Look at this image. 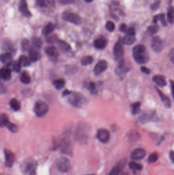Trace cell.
<instances>
[{
	"instance_id": "cell-51",
	"label": "cell",
	"mask_w": 174,
	"mask_h": 175,
	"mask_svg": "<svg viewBox=\"0 0 174 175\" xmlns=\"http://www.w3.org/2000/svg\"><path fill=\"white\" fill-rule=\"evenodd\" d=\"M169 57L171 62L174 64V48L172 49L169 52Z\"/></svg>"
},
{
	"instance_id": "cell-60",
	"label": "cell",
	"mask_w": 174,
	"mask_h": 175,
	"mask_svg": "<svg viewBox=\"0 0 174 175\" xmlns=\"http://www.w3.org/2000/svg\"><path fill=\"white\" fill-rule=\"evenodd\" d=\"M84 1L87 3H91L93 0H84Z\"/></svg>"
},
{
	"instance_id": "cell-41",
	"label": "cell",
	"mask_w": 174,
	"mask_h": 175,
	"mask_svg": "<svg viewBox=\"0 0 174 175\" xmlns=\"http://www.w3.org/2000/svg\"><path fill=\"white\" fill-rule=\"evenodd\" d=\"M88 88L92 94H95L97 93V86H96V84L94 82H91L90 83H89Z\"/></svg>"
},
{
	"instance_id": "cell-9",
	"label": "cell",
	"mask_w": 174,
	"mask_h": 175,
	"mask_svg": "<svg viewBox=\"0 0 174 175\" xmlns=\"http://www.w3.org/2000/svg\"><path fill=\"white\" fill-rule=\"evenodd\" d=\"M5 157V165L7 167H11L15 161V155L12 152L7 149L4 150Z\"/></svg>"
},
{
	"instance_id": "cell-49",
	"label": "cell",
	"mask_w": 174,
	"mask_h": 175,
	"mask_svg": "<svg viewBox=\"0 0 174 175\" xmlns=\"http://www.w3.org/2000/svg\"><path fill=\"white\" fill-rule=\"evenodd\" d=\"M7 120H8V118H7V116L5 115V114H2L1 116V126Z\"/></svg>"
},
{
	"instance_id": "cell-17",
	"label": "cell",
	"mask_w": 174,
	"mask_h": 175,
	"mask_svg": "<svg viewBox=\"0 0 174 175\" xmlns=\"http://www.w3.org/2000/svg\"><path fill=\"white\" fill-rule=\"evenodd\" d=\"M45 52L47 55H48L51 58L56 60L58 56V52L57 48L54 46H49L45 49Z\"/></svg>"
},
{
	"instance_id": "cell-48",
	"label": "cell",
	"mask_w": 174,
	"mask_h": 175,
	"mask_svg": "<svg viewBox=\"0 0 174 175\" xmlns=\"http://www.w3.org/2000/svg\"><path fill=\"white\" fill-rule=\"evenodd\" d=\"M163 15H164V14H159V15H155L153 18V22H154V23H156L159 20L160 21L161 18Z\"/></svg>"
},
{
	"instance_id": "cell-25",
	"label": "cell",
	"mask_w": 174,
	"mask_h": 175,
	"mask_svg": "<svg viewBox=\"0 0 174 175\" xmlns=\"http://www.w3.org/2000/svg\"><path fill=\"white\" fill-rule=\"evenodd\" d=\"M135 41V35L126 34V35L123 38L122 42L124 44L130 45L134 43Z\"/></svg>"
},
{
	"instance_id": "cell-19",
	"label": "cell",
	"mask_w": 174,
	"mask_h": 175,
	"mask_svg": "<svg viewBox=\"0 0 174 175\" xmlns=\"http://www.w3.org/2000/svg\"><path fill=\"white\" fill-rule=\"evenodd\" d=\"M29 58L30 59L31 62H36L40 60L41 58V54L40 52L37 51L36 48H31L29 51Z\"/></svg>"
},
{
	"instance_id": "cell-8",
	"label": "cell",
	"mask_w": 174,
	"mask_h": 175,
	"mask_svg": "<svg viewBox=\"0 0 174 175\" xmlns=\"http://www.w3.org/2000/svg\"><path fill=\"white\" fill-rule=\"evenodd\" d=\"M37 167L36 161L33 159H30L26 164L25 172L28 175H36Z\"/></svg>"
},
{
	"instance_id": "cell-37",
	"label": "cell",
	"mask_w": 174,
	"mask_h": 175,
	"mask_svg": "<svg viewBox=\"0 0 174 175\" xmlns=\"http://www.w3.org/2000/svg\"><path fill=\"white\" fill-rule=\"evenodd\" d=\"M130 168L133 170H142V166L140 164H137L134 162H131L129 164Z\"/></svg>"
},
{
	"instance_id": "cell-2",
	"label": "cell",
	"mask_w": 174,
	"mask_h": 175,
	"mask_svg": "<svg viewBox=\"0 0 174 175\" xmlns=\"http://www.w3.org/2000/svg\"><path fill=\"white\" fill-rule=\"evenodd\" d=\"M68 101L73 106L80 108H82L86 102V99L84 96L79 93L74 92L69 95Z\"/></svg>"
},
{
	"instance_id": "cell-27",
	"label": "cell",
	"mask_w": 174,
	"mask_h": 175,
	"mask_svg": "<svg viewBox=\"0 0 174 175\" xmlns=\"http://www.w3.org/2000/svg\"><path fill=\"white\" fill-rule=\"evenodd\" d=\"M54 29H55V25H54L51 22H50L44 27L42 32L44 35H48L49 34H50L52 31H53Z\"/></svg>"
},
{
	"instance_id": "cell-12",
	"label": "cell",
	"mask_w": 174,
	"mask_h": 175,
	"mask_svg": "<svg viewBox=\"0 0 174 175\" xmlns=\"http://www.w3.org/2000/svg\"><path fill=\"white\" fill-rule=\"evenodd\" d=\"M108 64L106 60H101L98 62L94 69V73L96 75H99L107 69Z\"/></svg>"
},
{
	"instance_id": "cell-40",
	"label": "cell",
	"mask_w": 174,
	"mask_h": 175,
	"mask_svg": "<svg viewBox=\"0 0 174 175\" xmlns=\"http://www.w3.org/2000/svg\"><path fill=\"white\" fill-rule=\"evenodd\" d=\"M12 66L13 70H14V71H15V72L18 73L21 70L22 66L20 65V63H19V61H14L12 63Z\"/></svg>"
},
{
	"instance_id": "cell-45",
	"label": "cell",
	"mask_w": 174,
	"mask_h": 175,
	"mask_svg": "<svg viewBox=\"0 0 174 175\" xmlns=\"http://www.w3.org/2000/svg\"><path fill=\"white\" fill-rule=\"evenodd\" d=\"M29 44V42L27 39H23L22 42V48L23 50H26L28 48Z\"/></svg>"
},
{
	"instance_id": "cell-47",
	"label": "cell",
	"mask_w": 174,
	"mask_h": 175,
	"mask_svg": "<svg viewBox=\"0 0 174 175\" xmlns=\"http://www.w3.org/2000/svg\"><path fill=\"white\" fill-rule=\"evenodd\" d=\"M119 29L121 32H124V33H126L128 30L127 26L125 24H122L121 25H120L119 27Z\"/></svg>"
},
{
	"instance_id": "cell-14",
	"label": "cell",
	"mask_w": 174,
	"mask_h": 175,
	"mask_svg": "<svg viewBox=\"0 0 174 175\" xmlns=\"http://www.w3.org/2000/svg\"><path fill=\"white\" fill-rule=\"evenodd\" d=\"M19 8V10L23 16L27 18H30L32 16V14L28 8V5L26 0H20Z\"/></svg>"
},
{
	"instance_id": "cell-42",
	"label": "cell",
	"mask_w": 174,
	"mask_h": 175,
	"mask_svg": "<svg viewBox=\"0 0 174 175\" xmlns=\"http://www.w3.org/2000/svg\"><path fill=\"white\" fill-rule=\"evenodd\" d=\"M106 28L108 31H113L115 29V25L113 22L111 21H108L107 22L106 24Z\"/></svg>"
},
{
	"instance_id": "cell-22",
	"label": "cell",
	"mask_w": 174,
	"mask_h": 175,
	"mask_svg": "<svg viewBox=\"0 0 174 175\" xmlns=\"http://www.w3.org/2000/svg\"><path fill=\"white\" fill-rule=\"evenodd\" d=\"M153 80L159 87H163L166 85V79L163 75H155L153 77Z\"/></svg>"
},
{
	"instance_id": "cell-56",
	"label": "cell",
	"mask_w": 174,
	"mask_h": 175,
	"mask_svg": "<svg viewBox=\"0 0 174 175\" xmlns=\"http://www.w3.org/2000/svg\"><path fill=\"white\" fill-rule=\"evenodd\" d=\"M55 41H56V37H54V36H52L50 38L49 37L48 40V42H50V43H53V42H55Z\"/></svg>"
},
{
	"instance_id": "cell-43",
	"label": "cell",
	"mask_w": 174,
	"mask_h": 175,
	"mask_svg": "<svg viewBox=\"0 0 174 175\" xmlns=\"http://www.w3.org/2000/svg\"><path fill=\"white\" fill-rule=\"evenodd\" d=\"M158 159V156L157 154H152L149 156L148 158V162L149 163H154L157 161Z\"/></svg>"
},
{
	"instance_id": "cell-16",
	"label": "cell",
	"mask_w": 174,
	"mask_h": 175,
	"mask_svg": "<svg viewBox=\"0 0 174 175\" xmlns=\"http://www.w3.org/2000/svg\"><path fill=\"white\" fill-rule=\"evenodd\" d=\"M1 78L4 80H8L11 76V70L9 67H3L0 71Z\"/></svg>"
},
{
	"instance_id": "cell-24",
	"label": "cell",
	"mask_w": 174,
	"mask_h": 175,
	"mask_svg": "<svg viewBox=\"0 0 174 175\" xmlns=\"http://www.w3.org/2000/svg\"><path fill=\"white\" fill-rule=\"evenodd\" d=\"M57 44L58 45L59 48L64 52H68L71 50L70 46L67 42L62 40H58L57 41Z\"/></svg>"
},
{
	"instance_id": "cell-3",
	"label": "cell",
	"mask_w": 174,
	"mask_h": 175,
	"mask_svg": "<svg viewBox=\"0 0 174 175\" xmlns=\"http://www.w3.org/2000/svg\"><path fill=\"white\" fill-rule=\"evenodd\" d=\"M59 148L62 153L68 156H72L73 147L70 140L67 137H64L61 139L58 144Z\"/></svg>"
},
{
	"instance_id": "cell-39",
	"label": "cell",
	"mask_w": 174,
	"mask_h": 175,
	"mask_svg": "<svg viewBox=\"0 0 174 175\" xmlns=\"http://www.w3.org/2000/svg\"><path fill=\"white\" fill-rule=\"evenodd\" d=\"M146 47L144 45H138L135 46L133 49V53H138L146 52Z\"/></svg>"
},
{
	"instance_id": "cell-11",
	"label": "cell",
	"mask_w": 174,
	"mask_h": 175,
	"mask_svg": "<svg viewBox=\"0 0 174 175\" xmlns=\"http://www.w3.org/2000/svg\"><path fill=\"white\" fill-rule=\"evenodd\" d=\"M97 138L100 141L105 144L110 139V133L109 131L105 128H100L98 131Z\"/></svg>"
},
{
	"instance_id": "cell-23",
	"label": "cell",
	"mask_w": 174,
	"mask_h": 175,
	"mask_svg": "<svg viewBox=\"0 0 174 175\" xmlns=\"http://www.w3.org/2000/svg\"><path fill=\"white\" fill-rule=\"evenodd\" d=\"M107 41L104 38H99L96 39L94 42V46L97 49H103L105 48L107 45Z\"/></svg>"
},
{
	"instance_id": "cell-32",
	"label": "cell",
	"mask_w": 174,
	"mask_h": 175,
	"mask_svg": "<svg viewBox=\"0 0 174 175\" xmlns=\"http://www.w3.org/2000/svg\"><path fill=\"white\" fill-rule=\"evenodd\" d=\"M20 80L22 83L24 84H28L30 83L31 77L27 72H23L21 74Z\"/></svg>"
},
{
	"instance_id": "cell-15",
	"label": "cell",
	"mask_w": 174,
	"mask_h": 175,
	"mask_svg": "<svg viewBox=\"0 0 174 175\" xmlns=\"http://www.w3.org/2000/svg\"><path fill=\"white\" fill-rule=\"evenodd\" d=\"M146 155V151L144 149L141 148H136L132 152L131 157L133 160H140L144 158Z\"/></svg>"
},
{
	"instance_id": "cell-30",
	"label": "cell",
	"mask_w": 174,
	"mask_h": 175,
	"mask_svg": "<svg viewBox=\"0 0 174 175\" xmlns=\"http://www.w3.org/2000/svg\"><path fill=\"white\" fill-rule=\"evenodd\" d=\"M153 116H154L153 112L149 111L144 112L140 117V121L142 122H146L149 120H150Z\"/></svg>"
},
{
	"instance_id": "cell-5",
	"label": "cell",
	"mask_w": 174,
	"mask_h": 175,
	"mask_svg": "<svg viewBox=\"0 0 174 175\" xmlns=\"http://www.w3.org/2000/svg\"><path fill=\"white\" fill-rule=\"evenodd\" d=\"M49 111V107L45 102L39 100L35 103L34 107V111L38 117L45 116Z\"/></svg>"
},
{
	"instance_id": "cell-7",
	"label": "cell",
	"mask_w": 174,
	"mask_h": 175,
	"mask_svg": "<svg viewBox=\"0 0 174 175\" xmlns=\"http://www.w3.org/2000/svg\"><path fill=\"white\" fill-rule=\"evenodd\" d=\"M62 18L67 22L74 24L75 25H80L82 22L80 17L78 14L72 12H64L62 14Z\"/></svg>"
},
{
	"instance_id": "cell-28",
	"label": "cell",
	"mask_w": 174,
	"mask_h": 175,
	"mask_svg": "<svg viewBox=\"0 0 174 175\" xmlns=\"http://www.w3.org/2000/svg\"><path fill=\"white\" fill-rule=\"evenodd\" d=\"M19 62L22 66L23 67H28L31 65V60L29 57H26L25 55H22L19 58Z\"/></svg>"
},
{
	"instance_id": "cell-34",
	"label": "cell",
	"mask_w": 174,
	"mask_h": 175,
	"mask_svg": "<svg viewBox=\"0 0 174 175\" xmlns=\"http://www.w3.org/2000/svg\"><path fill=\"white\" fill-rule=\"evenodd\" d=\"M92 62H93V57L91 56H89V55H87V56L83 57L81 60V64L84 66L90 65L92 63Z\"/></svg>"
},
{
	"instance_id": "cell-31",
	"label": "cell",
	"mask_w": 174,
	"mask_h": 175,
	"mask_svg": "<svg viewBox=\"0 0 174 175\" xmlns=\"http://www.w3.org/2000/svg\"><path fill=\"white\" fill-rule=\"evenodd\" d=\"M9 105H10L11 108L15 111H19L20 108V102L15 99H12L10 100Z\"/></svg>"
},
{
	"instance_id": "cell-59",
	"label": "cell",
	"mask_w": 174,
	"mask_h": 175,
	"mask_svg": "<svg viewBox=\"0 0 174 175\" xmlns=\"http://www.w3.org/2000/svg\"><path fill=\"white\" fill-rule=\"evenodd\" d=\"M119 175H129L128 173H125V172H121L120 173Z\"/></svg>"
},
{
	"instance_id": "cell-4",
	"label": "cell",
	"mask_w": 174,
	"mask_h": 175,
	"mask_svg": "<svg viewBox=\"0 0 174 175\" xmlns=\"http://www.w3.org/2000/svg\"><path fill=\"white\" fill-rule=\"evenodd\" d=\"M55 165L59 172L62 173H67L70 170V161L66 157H61L57 159L56 160Z\"/></svg>"
},
{
	"instance_id": "cell-36",
	"label": "cell",
	"mask_w": 174,
	"mask_h": 175,
	"mask_svg": "<svg viewBox=\"0 0 174 175\" xmlns=\"http://www.w3.org/2000/svg\"><path fill=\"white\" fill-rule=\"evenodd\" d=\"M32 44L34 48L36 49H40L42 46V41L39 37H34L32 40Z\"/></svg>"
},
{
	"instance_id": "cell-20",
	"label": "cell",
	"mask_w": 174,
	"mask_h": 175,
	"mask_svg": "<svg viewBox=\"0 0 174 175\" xmlns=\"http://www.w3.org/2000/svg\"><path fill=\"white\" fill-rule=\"evenodd\" d=\"M156 90L158 92V93L159 94V96L160 97L161 100L163 102V103L164 104V106L166 108H170L171 107V105H172L170 99L167 96H166L164 93H163V92L160 91L159 89H156Z\"/></svg>"
},
{
	"instance_id": "cell-46",
	"label": "cell",
	"mask_w": 174,
	"mask_h": 175,
	"mask_svg": "<svg viewBox=\"0 0 174 175\" xmlns=\"http://www.w3.org/2000/svg\"><path fill=\"white\" fill-rule=\"evenodd\" d=\"M36 5L40 7H45L47 6L45 0H36Z\"/></svg>"
},
{
	"instance_id": "cell-35",
	"label": "cell",
	"mask_w": 174,
	"mask_h": 175,
	"mask_svg": "<svg viewBox=\"0 0 174 175\" xmlns=\"http://www.w3.org/2000/svg\"><path fill=\"white\" fill-rule=\"evenodd\" d=\"M141 104L139 102H137L136 103H133L132 105V112L133 114L135 115L138 113L140 112V108H141Z\"/></svg>"
},
{
	"instance_id": "cell-58",
	"label": "cell",
	"mask_w": 174,
	"mask_h": 175,
	"mask_svg": "<svg viewBox=\"0 0 174 175\" xmlns=\"http://www.w3.org/2000/svg\"><path fill=\"white\" fill-rule=\"evenodd\" d=\"M47 1L50 5H52V6H54L55 5V1L54 0H47Z\"/></svg>"
},
{
	"instance_id": "cell-57",
	"label": "cell",
	"mask_w": 174,
	"mask_h": 175,
	"mask_svg": "<svg viewBox=\"0 0 174 175\" xmlns=\"http://www.w3.org/2000/svg\"><path fill=\"white\" fill-rule=\"evenodd\" d=\"M169 157L171 158L172 161L174 164V151H171L169 153Z\"/></svg>"
},
{
	"instance_id": "cell-38",
	"label": "cell",
	"mask_w": 174,
	"mask_h": 175,
	"mask_svg": "<svg viewBox=\"0 0 174 175\" xmlns=\"http://www.w3.org/2000/svg\"><path fill=\"white\" fill-rule=\"evenodd\" d=\"M167 20L171 23H172L174 22V8L171 7L169 8V11L167 12Z\"/></svg>"
},
{
	"instance_id": "cell-44",
	"label": "cell",
	"mask_w": 174,
	"mask_h": 175,
	"mask_svg": "<svg viewBox=\"0 0 174 175\" xmlns=\"http://www.w3.org/2000/svg\"><path fill=\"white\" fill-rule=\"evenodd\" d=\"M158 26L156 25H153L150 26L148 27V31L151 34H155L158 31Z\"/></svg>"
},
{
	"instance_id": "cell-55",
	"label": "cell",
	"mask_w": 174,
	"mask_h": 175,
	"mask_svg": "<svg viewBox=\"0 0 174 175\" xmlns=\"http://www.w3.org/2000/svg\"><path fill=\"white\" fill-rule=\"evenodd\" d=\"M72 92L70 91H69L68 90H65L64 91L63 93H62V95L64 96H69V95H70V94L72 93Z\"/></svg>"
},
{
	"instance_id": "cell-61",
	"label": "cell",
	"mask_w": 174,
	"mask_h": 175,
	"mask_svg": "<svg viewBox=\"0 0 174 175\" xmlns=\"http://www.w3.org/2000/svg\"><path fill=\"white\" fill-rule=\"evenodd\" d=\"M94 175V174H87V175Z\"/></svg>"
},
{
	"instance_id": "cell-21",
	"label": "cell",
	"mask_w": 174,
	"mask_h": 175,
	"mask_svg": "<svg viewBox=\"0 0 174 175\" xmlns=\"http://www.w3.org/2000/svg\"><path fill=\"white\" fill-rule=\"evenodd\" d=\"M1 60L7 67L10 66L13 63L11 54L8 52H6L5 53L1 55Z\"/></svg>"
},
{
	"instance_id": "cell-18",
	"label": "cell",
	"mask_w": 174,
	"mask_h": 175,
	"mask_svg": "<svg viewBox=\"0 0 174 175\" xmlns=\"http://www.w3.org/2000/svg\"><path fill=\"white\" fill-rule=\"evenodd\" d=\"M125 164V161L121 160L117 165L112 168L108 175H119Z\"/></svg>"
},
{
	"instance_id": "cell-53",
	"label": "cell",
	"mask_w": 174,
	"mask_h": 175,
	"mask_svg": "<svg viewBox=\"0 0 174 175\" xmlns=\"http://www.w3.org/2000/svg\"><path fill=\"white\" fill-rule=\"evenodd\" d=\"M126 34L135 35V30L133 28H130L128 29L127 31L126 32Z\"/></svg>"
},
{
	"instance_id": "cell-54",
	"label": "cell",
	"mask_w": 174,
	"mask_h": 175,
	"mask_svg": "<svg viewBox=\"0 0 174 175\" xmlns=\"http://www.w3.org/2000/svg\"><path fill=\"white\" fill-rule=\"evenodd\" d=\"M171 83V90H172V97L174 99V82L172 80L170 81Z\"/></svg>"
},
{
	"instance_id": "cell-52",
	"label": "cell",
	"mask_w": 174,
	"mask_h": 175,
	"mask_svg": "<svg viewBox=\"0 0 174 175\" xmlns=\"http://www.w3.org/2000/svg\"><path fill=\"white\" fill-rule=\"evenodd\" d=\"M141 72H143L144 73L147 74H149L151 72V70L146 67H141Z\"/></svg>"
},
{
	"instance_id": "cell-6",
	"label": "cell",
	"mask_w": 174,
	"mask_h": 175,
	"mask_svg": "<svg viewBox=\"0 0 174 175\" xmlns=\"http://www.w3.org/2000/svg\"><path fill=\"white\" fill-rule=\"evenodd\" d=\"M124 49L121 41H119L116 43L113 48V54L116 60H117V64L123 63L124 60Z\"/></svg>"
},
{
	"instance_id": "cell-50",
	"label": "cell",
	"mask_w": 174,
	"mask_h": 175,
	"mask_svg": "<svg viewBox=\"0 0 174 175\" xmlns=\"http://www.w3.org/2000/svg\"><path fill=\"white\" fill-rule=\"evenodd\" d=\"M59 2L63 5L70 4L74 3V0H59Z\"/></svg>"
},
{
	"instance_id": "cell-33",
	"label": "cell",
	"mask_w": 174,
	"mask_h": 175,
	"mask_svg": "<svg viewBox=\"0 0 174 175\" xmlns=\"http://www.w3.org/2000/svg\"><path fill=\"white\" fill-rule=\"evenodd\" d=\"M53 84L56 89L61 90L65 85V81L63 79H57L54 80Z\"/></svg>"
},
{
	"instance_id": "cell-29",
	"label": "cell",
	"mask_w": 174,
	"mask_h": 175,
	"mask_svg": "<svg viewBox=\"0 0 174 175\" xmlns=\"http://www.w3.org/2000/svg\"><path fill=\"white\" fill-rule=\"evenodd\" d=\"M3 49L8 53H11L14 51V47L13 44L9 40H5L3 44Z\"/></svg>"
},
{
	"instance_id": "cell-26",
	"label": "cell",
	"mask_w": 174,
	"mask_h": 175,
	"mask_svg": "<svg viewBox=\"0 0 174 175\" xmlns=\"http://www.w3.org/2000/svg\"><path fill=\"white\" fill-rule=\"evenodd\" d=\"M3 126H5V127H6L10 131V132H11L12 133H17V131H18V127L17 125H15V124H13L11 122L9 121L8 119L6 120V122L3 124Z\"/></svg>"
},
{
	"instance_id": "cell-13",
	"label": "cell",
	"mask_w": 174,
	"mask_h": 175,
	"mask_svg": "<svg viewBox=\"0 0 174 175\" xmlns=\"http://www.w3.org/2000/svg\"><path fill=\"white\" fill-rule=\"evenodd\" d=\"M134 60L137 63L139 64L146 63L149 60V57L148 56L146 52H138V53H133Z\"/></svg>"
},
{
	"instance_id": "cell-1",
	"label": "cell",
	"mask_w": 174,
	"mask_h": 175,
	"mask_svg": "<svg viewBox=\"0 0 174 175\" xmlns=\"http://www.w3.org/2000/svg\"><path fill=\"white\" fill-rule=\"evenodd\" d=\"M89 130L87 125L81 124L77 127L75 133L76 141L81 144H84L87 143L89 138Z\"/></svg>"
},
{
	"instance_id": "cell-10",
	"label": "cell",
	"mask_w": 174,
	"mask_h": 175,
	"mask_svg": "<svg viewBox=\"0 0 174 175\" xmlns=\"http://www.w3.org/2000/svg\"><path fill=\"white\" fill-rule=\"evenodd\" d=\"M151 48L152 50L156 52H160L163 50V44L162 40L159 37H153L152 40Z\"/></svg>"
}]
</instances>
